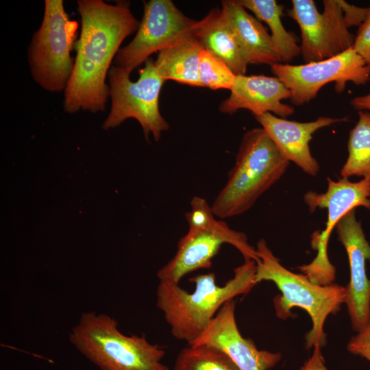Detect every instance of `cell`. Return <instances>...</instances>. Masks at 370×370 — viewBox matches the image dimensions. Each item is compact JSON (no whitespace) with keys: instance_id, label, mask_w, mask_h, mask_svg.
Listing matches in <instances>:
<instances>
[{"instance_id":"cell-18","label":"cell","mask_w":370,"mask_h":370,"mask_svg":"<svg viewBox=\"0 0 370 370\" xmlns=\"http://www.w3.org/2000/svg\"><path fill=\"white\" fill-rule=\"evenodd\" d=\"M221 5V10L233 28L249 64L271 66L280 63L271 35L258 19L238 1L225 0Z\"/></svg>"},{"instance_id":"cell-11","label":"cell","mask_w":370,"mask_h":370,"mask_svg":"<svg viewBox=\"0 0 370 370\" xmlns=\"http://www.w3.org/2000/svg\"><path fill=\"white\" fill-rule=\"evenodd\" d=\"M287 15L299 25L301 56L305 63L338 55L353 47L355 36L349 31L340 0H324L320 12L313 0H292Z\"/></svg>"},{"instance_id":"cell-6","label":"cell","mask_w":370,"mask_h":370,"mask_svg":"<svg viewBox=\"0 0 370 370\" xmlns=\"http://www.w3.org/2000/svg\"><path fill=\"white\" fill-rule=\"evenodd\" d=\"M190 204V210L186 214L188 232L178 241L173 257L158 271L160 281L179 284L188 273L209 269L212 260L224 243L234 246L245 260L256 262L260 260L256 248L248 243L247 235L216 219L211 206L205 199L195 196Z\"/></svg>"},{"instance_id":"cell-7","label":"cell","mask_w":370,"mask_h":370,"mask_svg":"<svg viewBox=\"0 0 370 370\" xmlns=\"http://www.w3.org/2000/svg\"><path fill=\"white\" fill-rule=\"evenodd\" d=\"M78 23L71 20L62 0H45L42 21L33 34L28 51L30 73L34 81L51 92L66 88L72 75Z\"/></svg>"},{"instance_id":"cell-10","label":"cell","mask_w":370,"mask_h":370,"mask_svg":"<svg viewBox=\"0 0 370 370\" xmlns=\"http://www.w3.org/2000/svg\"><path fill=\"white\" fill-rule=\"evenodd\" d=\"M271 71L289 90V99L296 106L312 100L330 82H334L336 91L341 92L348 82L365 85L370 79V66L353 47L320 61L299 65L275 63Z\"/></svg>"},{"instance_id":"cell-19","label":"cell","mask_w":370,"mask_h":370,"mask_svg":"<svg viewBox=\"0 0 370 370\" xmlns=\"http://www.w3.org/2000/svg\"><path fill=\"white\" fill-rule=\"evenodd\" d=\"M203 49L194 36L184 38L158 52L156 67L165 81L200 87L198 67Z\"/></svg>"},{"instance_id":"cell-16","label":"cell","mask_w":370,"mask_h":370,"mask_svg":"<svg viewBox=\"0 0 370 370\" xmlns=\"http://www.w3.org/2000/svg\"><path fill=\"white\" fill-rule=\"evenodd\" d=\"M230 90V97L219 108L223 113L233 114L238 110L247 109L254 116L269 112L284 118L294 112L292 106L282 102L290 98L289 90L275 76L236 75Z\"/></svg>"},{"instance_id":"cell-14","label":"cell","mask_w":370,"mask_h":370,"mask_svg":"<svg viewBox=\"0 0 370 370\" xmlns=\"http://www.w3.org/2000/svg\"><path fill=\"white\" fill-rule=\"evenodd\" d=\"M236 302L225 303L202 333L188 345H205L225 353L240 370H269L281 360L280 353L260 350L244 338L237 326Z\"/></svg>"},{"instance_id":"cell-26","label":"cell","mask_w":370,"mask_h":370,"mask_svg":"<svg viewBox=\"0 0 370 370\" xmlns=\"http://www.w3.org/2000/svg\"><path fill=\"white\" fill-rule=\"evenodd\" d=\"M340 3L347 27H359L367 15L368 8L355 6L343 0H340Z\"/></svg>"},{"instance_id":"cell-24","label":"cell","mask_w":370,"mask_h":370,"mask_svg":"<svg viewBox=\"0 0 370 370\" xmlns=\"http://www.w3.org/2000/svg\"><path fill=\"white\" fill-rule=\"evenodd\" d=\"M353 47L370 66V6L368 7L367 15L365 21L359 26L357 34L355 36Z\"/></svg>"},{"instance_id":"cell-3","label":"cell","mask_w":370,"mask_h":370,"mask_svg":"<svg viewBox=\"0 0 370 370\" xmlns=\"http://www.w3.org/2000/svg\"><path fill=\"white\" fill-rule=\"evenodd\" d=\"M256 249L260 260L256 262L255 284L271 281L282 293L273 300L277 316L286 319L290 317L293 307L303 308L308 313L312 323L311 330L306 335V347L324 346L326 343L325 321L330 314L336 313L345 304L346 287L333 283L318 284L304 274L288 270L281 264L263 238L258 241Z\"/></svg>"},{"instance_id":"cell-27","label":"cell","mask_w":370,"mask_h":370,"mask_svg":"<svg viewBox=\"0 0 370 370\" xmlns=\"http://www.w3.org/2000/svg\"><path fill=\"white\" fill-rule=\"evenodd\" d=\"M321 348L319 345L314 346L312 355L299 370H330L325 366Z\"/></svg>"},{"instance_id":"cell-21","label":"cell","mask_w":370,"mask_h":370,"mask_svg":"<svg viewBox=\"0 0 370 370\" xmlns=\"http://www.w3.org/2000/svg\"><path fill=\"white\" fill-rule=\"evenodd\" d=\"M348 157L341 170L343 178L362 177L370 182V112L358 111V121L349 132Z\"/></svg>"},{"instance_id":"cell-12","label":"cell","mask_w":370,"mask_h":370,"mask_svg":"<svg viewBox=\"0 0 370 370\" xmlns=\"http://www.w3.org/2000/svg\"><path fill=\"white\" fill-rule=\"evenodd\" d=\"M197 21L186 16L171 0H151L132 40L121 48L114 65L132 72L151 55L193 35Z\"/></svg>"},{"instance_id":"cell-13","label":"cell","mask_w":370,"mask_h":370,"mask_svg":"<svg viewBox=\"0 0 370 370\" xmlns=\"http://www.w3.org/2000/svg\"><path fill=\"white\" fill-rule=\"evenodd\" d=\"M338 240L345 248L349 264V282L345 304L352 328L359 332L370 318V280L366 262L370 260V244L367 241L355 210L346 214L336 226Z\"/></svg>"},{"instance_id":"cell-25","label":"cell","mask_w":370,"mask_h":370,"mask_svg":"<svg viewBox=\"0 0 370 370\" xmlns=\"http://www.w3.org/2000/svg\"><path fill=\"white\" fill-rule=\"evenodd\" d=\"M347 349L350 353L370 362V318L366 325L350 338Z\"/></svg>"},{"instance_id":"cell-23","label":"cell","mask_w":370,"mask_h":370,"mask_svg":"<svg viewBox=\"0 0 370 370\" xmlns=\"http://www.w3.org/2000/svg\"><path fill=\"white\" fill-rule=\"evenodd\" d=\"M198 75L201 87L212 90H230L236 77L222 60L205 49L200 53Z\"/></svg>"},{"instance_id":"cell-8","label":"cell","mask_w":370,"mask_h":370,"mask_svg":"<svg viewBox=\"0 0 370 370\" xmlns=\"http://www.w3.org/2000/svg\"><path fill=\"white\" fill-rule=\"evenodd\" d=\"M139 71L135 82L130 79L131 72L113 65L108 73L111 108L103 123V130L120 125L127 119H135L140 124L148 140L150 133L158 141L163 132L169 129L168 122L159 110V96L166 82L159 74L153 59L149 58Z\"/></svg>"},{"instance_id":"cell-5","label":"cell","mask_w":370,"mask_h":370,"mask_svg":"<svg viewBox=\"0 0 370 370\" xmlns=\"http://www.w3.org/2000/svg\"><path fill=\"white\" fill-rule=\"evenodd\" d=\"M69 340L100 370H169L162 362V347L149 342L145 334H125L117 321L105 313H82Z\"/></svg>"},{"instance_id":"cell-4","label":"cell","mask_w":370,"mask_h":370,"mask_svg":"<svg viewBox=\"0 0 370 370\" xmlns=\"http://www.w3.org/2000/svg\"><path fill=\"white\" fill-rule=\"evenodd\" d=\"M289 162L262 127L247 131L227 182L211 206L213 214L225 219L247 211L280 179Z\"/></svg>"},{"instance_id":"cell-9","label":"cell","mask_w":370,"mask_h":370,"mask_svg":"<svg viewBox=\"0 0 370 370\" xmlns=\"http://www.w3.org/2000/svg\"><path fill=\"white\" fill-rule=\"evenodd\" d=\"M327 180L328 188L325 193L308 191L304 197L310 212L317 208L328 210L325 229L311 236V245L317 251V256L309 264L299 267L312 282L321 285L332 284L335 279V268L328 255V241L333 229L346 214L356 208L362 206L370 210L369 181L362 179L352 182L347 178L334 181L330 177Z\"/></svg>"},{"instance_id":"cell-20","label":"cell","mask_w":370,"mask_h":370,"mask_svg":"<svg viewBox=\"0 0 370 370\" xmlns=\"http://www.w3.org/2000/svg\"><path fill=\"white\" fill-rule=\"evenodd\" d=\"M246 9L264 22L271 31L274 49L280 63L289 64L301 54L300 46L282 22L284 7L275 0H238Z\"/></svg>"},{"instance_id":"cell-22","label":"cell","mask_w":370,"mask_h":370,"mask_svg":"<svg viewBox=\"0 0 370 370\" xmlns=\"http://www.w3.org/2000/svg\"><path fill=\"white\" fill-rule=\"evenodd\" d=\"M173 370H240L221 350L205 345H188L178 353Z\"/></svg>"},{"instance_id":"cell-1","label":"cell","mask_w":370,"mask_h":370,"mask_svg":"<svg viewBox=\"0 0 370 370\" xmlns=\"http://www.w3.org/2000/svg\"><path fill=\"white\" fill-rule=\"evenodd\" d=\"M81 31L74 68L64 90L66 112H103L110 95L106 80L123 40L137 31L140 23L129 3L112 5L102 0H78Z\"/></svg>"},{"instance_id":"cell-28","label":"cell","mask_w":370,"mask_h":370,"mask_svg":"<svg viewBox=\"0 0 370 370\" xmlns=\"http://www.w3.org/2000/svg\"><path fill=\"white\" fill-rule=\"evenodd\" d=\"M352 106L358 111L370 112V92L362 96H358L351 100Z\"/></svg>"},{"instance_id":"cell-2","label":"cell","mask_w":370,"mask_h":370,"mask_svg":"<svg viewBox=\"0 0 370 370\" xmlns=\"http://www.w3.org/2000/svg\"><path fill=\"white\" fill-rule=\"evenodd\" d=\"M256 268L254 260H245L223 286L217 284L214 273L197 275L189 279L195 285L193 293L180 284L160 281L156 306L162 312L173 336L188 345L193 342L225 303L248 293L256 285Z\"/></svg>"},{"instance_id":"cell-17","label":"cell","mask_w":370,"mask_h":370,"mask_svg":"<svg viewBox=\"0 0 370 370\" xmlns=\"http://www.w3.org/2000/svg\"><path fill=\"white\" fill-rule=\"evenodd\" d=\"M193 35L205 49L222 60L236 75H245L248 60L221 9L214 8L197 21Z\"/></svg>"},{"instance_id":"cell-15","label":"cell","mask_w":370,"mask_h":370,"mask_svg":"<svg viewBox=\"0 0 370 370\" xmlns=\"http://www.w3.org/2000/svg\"><path fill=\"white\" fill-rule=\"evenodd\" d=\"M255 118L284 157L313 176L318 173L319 165L312 156L309 147L312 135L321 128L346 120V118L321 116L313 121L297 122L269 112L255 116Z\"/></svg>"}]
</instances>
